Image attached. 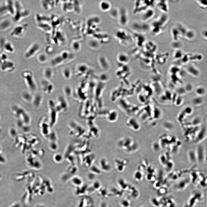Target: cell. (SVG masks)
<instances>
[{
	"label": "cell",
	"instance_id": "obj_38",
	"mask_svg": "<svg viewBox=\"0 0 207 207\" xmlns=\"http://www.w3.org/2000/svg\"><path fill=\"white\" fill-rule=\"evenodd\" d=\"M181 49L175 50L173 53L174 59L177 60L181 58L184 55Z\"/></svg>",
	"mask_w": 207,
	"mask_h": 207
},
{
	"label": "cell",
	"instance_id": "obj_17",
	"mask_svg": "<svg viewBox=\"0 0 207 207\" xmlns=\"http://www.w3.org/2000/svg\"><path fill=\"white\" fill-rule=\"evenodd\" d=\"M15 63L8 60L0 65V68L2 72H10L13 71L16 68Z\"/></svg>",
	"mask_w": 207,
	"mask_h": 207
},
{
	"label": "cell",
	"instance_id": "obj_53",
	"mask_svg": "<svg viewBox=\"0 0 207 207\" xmlns=\"http://www.w3.org/2000/svg\"><path fill=\"white\" fill-rule=\"evenodd\" d=\"M193 88V86L192 85L190 84H187L185 88L186 91H191L192 90Z\"/></svg>",
	"mask_w": 207,
	"mask_h": 207
},
{
	"label": "cell",
	"instance_id": "obj_11",
	"mask_svg": "<svg viewBox=\"0 0 207 207\" xmlns=\"http://www.w3.org/2000/svg\"><path fill=\"white\" fill-rule=\"evenodd\" d=\"M133 27L135 30V32L143 34L147 33L150 29V25L141 21L140 22H135L133 24Z\"/></svg>",
	"mask_w": 207,
	"mask_h": 207
},
{
	"label": "cell",
	"instance_id": "obj_26",
	"mask_svg": "<svg viewBox=\"0 0 207 207\" xmlns=\"http://www.w3.org/2000/svg\"><path fill=\"white\" fill-rule=\"evenodd\" d=\"M134 118H131L126 122V125L129 128L134 131H136L139 128V124Z\"/></svg>",
	"mask_w": 207,
	"mask_h": 207
},
{
	"label": "cell",
	"instance_id": "obj_14",
	"mask_svg": "<svg viewBox=\"0 0 207 207\" xmlns=\"http://www.w3.org/2000/svg\"><path fill=\"white\" fill-rule=\"evenodd\" d=\"M40 85L42 91L47 94H51L54 91V85L50 80L45 79L41 81Z\"/></svg>",
	"mask_w": 207,
	"mask_h": 207
},
{
	"label": "cell",
	"instance_id": "obj_39",
	"mask_svg": "<svg viewBox=\"0 0 207 207\" xmlns=\"http://www.w3.org/2000/svg\"><path fill=\"white\" fill-rule=\"evenodd\" d=\"M111 193H110L111 195L113 194L116 197H119L122 195L123 191L115 188H113L111 189Z\"/></svg>",
	"mask_w": 207,
	"mask_h": 207
},
{
	"label": "cell",
	"instance_id": "obj_18",
	"mask_svg": "<svg viewBox=\"0 0 207 207\" xmlns=\"http://www.w3.org/2000/svg\"><path fill=\"white\" fill-rule=\"evenodd\" d=\"M114 163L116 170L119 172L124 171L127 165L126 160L122 158H119L115 159Z\"/></svg>",
	"mask_w": 207,
	"mask_h": 207
},
{
	"label": "cell",
	"instance_id": "obj_50",
	"mask_svg": "<svg viewBox=\"0 0 207 207\" xmlns=\"http://www.w3.org/2000/svg\"><path fill=\"white\" fill-rule=\"evenodd\" d=\"M202 58L201 55L198 54L190 55L189 60H200Z\"/></svg>",
	"mask_w": 207,
	"mask_h": 207
},
{
	"label": "cell",
	"instance_id": "obj_22",
	"mask_svg": "<svg viewBox=\"0 0 207 207\" xmlns=\"http://www.w3.org/2000/svg\"><path fill=\"white\" fill-rule=\"evenodd\" d=\"M7 18L1 19L0 22V30L1 31L7 30L12 26V21Z\"/></svg>",
	"mask_w": 207,
	"mask_h": 207
},
{
	"label": "cell",
	"instance_id": "obj_1",
	"mask_svg": "<svg viewBox=\"0 0 207 207\" xmlns=\"http://www.w3.org/2000/svg\"><path fill=\"white\" fill-rule=\"evenodd\" d=\"M15 11V2L12 1H5L0 4V18L2 19L9 16L13 17Z\"/></svg>",
	"mask_w": 207,
	"mask_h": 207
},
{
	"label": "cell",
	"instance_id": "obj_49",
	"mask_svg": "<svg viewBox=\"0 0 207 207\" xmlns=\"http://www.w3.org/2000/svg\"><path fill=\"white\" fill-rule=\"evenodd\" d=\"M196 93L200 96H202L204 95L206 93L205 88L202 87H198L195 90Z\"/></svg>",
	"mask_w": 207,
	"mask_h": 207
},
{
	"label": "cell",
	"instance_id": "obj_48",
	"mask_svg": "<svg viewBox=\"0 0 207 207\" xmlns=\"http://www.w3.org/2000/svg\"><path fill=\"white\" fill-rule=\"evenodd\" d=\"M193 104L196 106L201 105L203 102V99L200 97H197L194 98L192 101Z\"/></svg>",
	"mask_w": 207,
	"mask_h": 207
},
{
	"label": "cell",
	"instance_id": "obj_33",
	"mask_svg": "<svg viewBox=\"0 0 207 207\" xmlns=\"http://www.w3.org/2000/svg\"><path fill=\"white\" fill-rule=\"evenodd\" d=\"M111 6L110 3L107 1H102L99 5L100 9L103 12L108 11L110 9Z\"/></svg>",
	"mask_w": 207,
	"mask_h": 207
},
{
	"label": "cell",
	"instance_id": "obj_9",
	"mask_svg": "<svg viewBox=\"0 0 207 207\" xmlns=\"http://www.w3.org/2000/svg\"><path fill=\"white\" fill-rule=\"evenodd\" d=\"M27 27L28 25L26 24H18L11 31L10 34V36L15 38H21L25 33Z\"/></svg>",
	"mask_w": 207,
	"mask_h": 207
},
{
	"label": "cell",
	"instance_id": "obj_57",
	"mask_svg": "<svg viewBox=\"0 0 207 207\" xmlns=\"http://www.w3.org/2000/svg\"><path fill=\"white\" fill-rule=\"evenodd\" d=\"M99 207H108V206L106 203L103 202L100 204Z\"/></svg>",
	"mask_w": 207,
	"mask_h": 207
},
{
	"label": "cell",
	"instance_id": "obj_37",
	"mask_svg": "<svg viewBox=\"0 0 207 207\" xmlns=\"http://www.w3.org/2000/svg\"><path fill=\"white\" fill-rule=\"evenodd\" d=\"M63 91L65 95L67 97H70L72 93V89L70 86L68 85L65 86L63 88Z\"/></svg>",
	"mask_w": 207,
	"mask_h": 207
},
{
	"label": "cell",
	"instance_id": "obj_23",
	"mask_svg": "<svg viewBox=\"0 0 207 207\" xmlns=\"http://www.w3.org/2000/svg\"><path fill=\"white\" fill-rule=\"evenodd\" d=\"M170 33L172 41H179L180 38L182 37L181 33L176 25L171 28Z\"/></svg>",
	"mask_w": 207,
	"mask_h": 207
},
{
	"label": "cell",
	"instance_id": "obj_30",
	"mask_svg": "<svg viewBox=\"0 0 207 207\" xmlns=\"http://www.w3.org/2000/svg\"><path fill=\"white\" fill-rule=\"evenodd\" d=\"M43 74L45 79L50 80L53 76V72L51 68H47L44 70Z\"/></svg>",
	"mask_w": 207,
	"mask_h": 207
},
{
	"label": "cell",
	"instance_id": "obj_15",
	"mask_svg": "<svg viewBox=\"0 0 207 207\" xmlns=\"http://www.w3.org/2000/svg\"><path fill=\"white\" fill-rule=\"evenodd\" d=\"M40 46L38 43L32 44L26 50L24 54V56L27 59L30 58L34 56L40 50Z\"/></svg>",
	"mask_w": 207,
	"mask_h": 207
},
{
	"label": "cell",
	"instance_id": "obj_34",
	"mask_svg": "<svg viewBox=\"0 0 207 207\" xmlns=\"http://www.w3.org/2000/svg\"><path fill=\"white\" fill-rule=\"evenodd\" d=\"M187 70L190 74L195 76H198L200 74L199 70L192 65L188 66L187 68Z\"/></svg>",
	"mask_w": 207,
	"mask_h": 207
},
{
	"label": "cell",
	"instance_id": "obj_56",
	"mask_svg": "<svg viewBox=\"0 0 207 207\" xmlns=\"http://www.w3.org/2000/svg\"><path fill=\"white\" fill-rule=\"evenodd\" d=\"M52 50L53 49L52 48L51 46H49L47 47L46 49V51L47 52L49 53H51L52 52Z\"/></svg>",
	"mask_w": 207,
	"mask_h": 207
},
{
	"label": "cell",
	"instance_id": "obj_43",
	"mask_svg": "<svg viewBox=\"0 0 207 207\" xmlns=\"http://www.w3.org/2000/svg\"><path fill=\"white\" fill-rule=\"evenodd\" d=\"M151 202L152 205L154 207H160L162 206L160 200L155 198H153L151 200Z\"/></svg>",
	"mask_w": 207,
	"mask_h": 207
},
{
	"label": "cell",
	"instance_id": "obj_2",
	"mask_svg": "<svg viewBox=\"0 0 207 207\" xmlns=\"http://www.w3.org/2000/svg\"><path fill=\"white\" fill-rule=\"evenodd\" d=\"M12 110L14 115L23 122L28 124L30 122V115L22 107L18 105H14L12 108Z\"/></svg>",
	"mask_w": 207,
	"mask_h": 207
},
{
	"label": "cell",
	"instance_id": "obj_4",
	"mask_svg": "<svg viewBox=\"0 0 207 207\" xmlns=\"http://www.w3.org/2000/svg\"><path fill=\"white\" fill-rule=\"evenodd\" d=\"M22 75L28 88L31 91H35L37 87L32 72L29 70H25L22 72Z\"/></svg>",
	"mask_w": 207,
	"mask_h": 207
},
{
	"label": "cell",
	"instance_id": "obj_5",
	"mask_svg": "<svg viewBox=\"0 0 207 207\" xmlns=\"http://www.w3.org/2000/svg\"><path fill=\"white\" fill-rule=\"evenodd\" d=\"M72 57V54L64 51L54 57L51 61L50 64L53 67L59 66L69 62Z\"/></svg>",
	"mask_w": 207,
	"mask_h": 207
},
{
	"label": "cell",
	"instance_id": "obj_10",
	"mask_svg": "<svg viewBox=\"0 0 207 207\" xmlns=\"http://www.w3.org/2000/svg\"><path fill=\"white\" fill-rule=\"evenodd\" d=\"M169 17L167 14L163 13L160 15L157 19L153 21L150 26L156 27L163 29L168 22Z\"/></svg>",
	"mask_w": 207,
	"mask_h": 207
},
{
	"label": "cell",
	"instance_id": "obj_42",
	"mask_svg": "<svg viewBox=\"0 0 207 207\" xmlns=\"http://www.w3.org/2000/svg\"><path fill=\"white\" fill-rule=\"evenodd\" d=\"M171 45L172 48L175 50L181 49L182 46V44L179 40L176 41H172Z\"/></svg>",
	"mask_w": 207,
	"mask_h": 207
},
{
	"label": "cell",
	"instance_id": "obj_35",
	"mask_svg": "<svg viewBox=\"0 0 207 207\" xmlns=\"http://www.w3.org/2000/svg\"><path fill=\"white\" fill-rule=\"evenodd\" d=\"M62 74L63 77L66 80L69 79L72 76L71 70L67 68H65L62 70Z\"/></svg>",
	"mask_w": 207,
	"mask_h": 207
},
{
	"label": "cell",
	"instance_id": "obj_12",
	"mask_svg": "<svg viewBox=\"0 0 207 207\" xmlns=\"http://www.w3.org/2000/svg\"><path fill=\"white\" fill-rule=\"evenodd\" d=\"M55 104L59 113L65 112L69 108V104L67 99L62 96H60L58 97Z\"/></svg>",
	"mask_w": 207,
	"mask_h": 207
},
{
	"label": "cell",
	"instance_id": "obj_7",
	"mask_svg": "<svg viewBox=\"0 0 207 207\" xmlns=\"http://www.w3.org/2000/svg\"><path fill=\"white\" fill-rule=\"evenodd\" d=\"M0 51L7 54H12L15 51L13 44L4 37H0Z\"/></svg>",
	"mask_w": 207,
	"mask_h": 207
},
{
	"label": "cell",
	"instance_id": "obj_45",
	"mask_svg": "<svg viewBox=\"0 0 207 207\" xmlns=\"http://www.w3.org/2000/svg\"><path fill=\"white\" fill-rule=\"evenodd\" d=\"M8 60L7 54L0 51V65Z\"/></svg>",
	"mask_w": 207,
	"mask_h": 207
},
{
	"label": "cell",
	"instance_id": "obj_8",
	"mask_svg": "<svg viewBox=\"0 0 207 207\" xmlns=\"http://www.w3.org/2000/svg\"><path fill=\"white\" fill-rule=\"evenodd\" d=\"M155 2V1H137L135 3V12H142L147 9L152 7V6Z\"/></svg>",
	"mask_w": 207,
	"mask_h": 207
},
{
	"label": "cell",
	"instance_id": "obj_3",
	"mask_svg": "<svg viewBox=\"0 0 207 207\" xmlns=\"http://www.w3.org/2000/svg\"><path fill=\"white\" fill-rule=\"evenodd\" d=\"M15 11L13 17V20L16 22H18L28 16L29 14V11L23 8L21 3L18 1L15 2Z\"/></svg>",
	"mask_w": 207,
	"mask_h": 207
},
{
	"label": "cell",
	"instance_id": "obj_51",
	"mask_svg": "<svg viewBox=\"0 0 207 207\" xmlns=\"http://www.w3.org/2000/svg\"><path fill=\"white\" fill-rule=\"evenodd\" d=\"M197 1L201 7L203 8H207V0H200Z\"/></svg>",
	"mask_w": 207,
	"mask_h": 207
},
{
	"label": "cell",
	"instance_id": "obj_19",
	"mask_svg": "<svg viewBox=\"0 0 207 207\" xmlns=\"http://www.w3.org/2000/svg\"><path fill=\"white\" fill-rule=\"evenodd\" d=\"M157 8L163 13L167 14L169 10L168 1L167 0H159L155 1Z\"/></svg>",
	"mask_w": 207,
	"mask_h": 207
},
{
	"label": "cell",
	"instance_id": "obj_29",
	"mask_svg": "<svg viewBox=\"0 0 207 207\" xmlns=\"http://www.w3.org/2000/svg\"><path fill=\"white\" fill-rule=\"evenodd\" d=\"M118 184L120 189L123 191L128 190L130 186L126 181L122 178L118 179Z\"/></svg>",
	"mask_w": 207,
	"mask_h": 207
},
{
	"label": "cell",
	"instance_id": "obj_46",
	"mask_svg": "<svg viewBox=\"0 0 207 207\" xmlns=\"http://www.w3.org/2000/svg\"><path fill=\"white\" fill-rule=\"evenodd\" d=\"M133 177L135 182L138 183L141 182L142 178L141 173L138 171L135 173Z\"/></svg>",
	"mask_w": 207,
	"mask_h": 207
},
{
	"label": "cell",
	"instance_id": "obj_25",
	"mask_svg": "<svg viewBox=\"0 0 207 207\" xmlns=\"http://www.w3.org/2000/svg\"><path fill=\"white\" fill-rule=\"evenodd\" d=\"M43 99V97L41 94H37L34 96L32 103L35 108H39L41 105Z\"/></svg>",
	"mask_w": 207,
	"mask_h": 207
},
{
	"label": "cell",
	"instance_id": "obj_24",
	"mask_svg": "<svg viewBox=\"0 0 207 207\" xmlns=\"http://www.w3.org/2000/svg\"><path fill=\"white\" fill-rule=\"evenodd\" d=\"M144 47L145 51L150 53H154L157 49L156 45L152 41H150L146 42Z\"/></svg>",
	"mask_w": 207,
	"mask_h": 207
},
{
	"label": "cell",
	"instance_id": "obj_6",
	"mask_svg": "<svg viewBox=\"0 0 207 207\" xmlns=\"http://www.w3.org/2000/svg\"><path fill=\"white\" fill-rule=\"evenodd\" d=\"M49 110L48 120L51 126L56 123L59 113L55 106V102L52 99H50L48 102Z\"/></svg>",
	"mask_w": 207,
	"mask_h": 207
},
{
	"label": "cell",
	"instance_id": "obj_13",
	"mask_svg": "<svg viewBox=\"0 0 207 207\" xmlns=\"http://www.w3.org/2000/svg\"><path fill=\"white\" fill-rule=\"evenodd\" d=\"M131 139L128 137H124L120 139L117 143L118 146L122 150L129 152L131 147L133 141Z\"/></svg>",
	"mask_w": 207,
	"mask_h": 207
},
{
	"label": "cell",
	"instance_id": "obj_40",
	"mask_svg": "<svg viewBox=\"0 0 207 207\" xmlns=\"http://www.w3.org/2000/svg\"><path fill=\"white\" fill-rule=\"evenodd\" d=\"M195 36V33L193 31L188 29L184 37L188 40H191L194 38Z\"/></svg>",
	"mask_w": 207,
	"mask_h": 207
},
{
	"label": "cell",
	"instance_id": "obj_36",
	"mask_svg": "<svg viewBox=\"0 0 207 207\" xmlns=\"http://www.w3.org/2000/svg\"><path fill=\"white\" fill-rule=\"evenodd\" d=\"M117 59L120 62L123 63H126L129 60L128 56L124 53H120L118 54Z\"/></svg>",
	"mask_w": 207,
	"mask_h": 207
},
{
	"label": "cell",
	"instance_id": "obj_27",
	"mask_svg": "<svg viewBox=\"0 0 207 207\" xmlns=\"http://www.w3.org/2000/svg\"><path fill=\"white\" fill-rule=\"evenodd\" d=\"M33 96L30 92L27 91H23L21 94V97L23 100L28 103H32Z\"/></svg>",
	"mask_w": 207,
	"mask_h": 207
},
{
	"label": "cell",
	"instance_id": "obj_47",
	"mask_svg": "<svg viewBox=\"0 0 207 207\" xmlns=\"http://www.w3.org/2000/svg\"><path fill=\"white\" fill-rule=\"evenodd\" d=\"M73 181L75 185L80 186L83 184V181L82 179L79 177H75L73 179Z\"/></svg>",
	"mask_w": 207,
	"mask_h": 207
},
{
	"label": "cell",
	"instance_id": "obj_44",
	"mask_svg": "<svg viewBox=\"0 0 207 207\" xmlns=\"http://www.w3.org/2000/svg\"><path fill=\"white\" fill-rule=\"evenodd\" d=\"M37 60L40 63H44L46 62L47 60V57L45 54L41 53L38 56Z\"/></svg>",
	"mask_w": 207,
	"mask_h": 207
},
{
	"label": "cell",
	"instance_id": "obj_28",
	"mask_svg": "<svg viewBox=\"0 0 207 207\" xmlns=\"http://www.w3.org/2000/svg\"><path fill=\"white\" fill-rule=\"evenodd\" d=\"M101 187V185L100 182L97 181H94L90 187H88L87 192L91 193L95 191H97Z\"/></svg>",
	"mask_w": 207,
	"mask_h": 207
},
{
	"label": "cell",
	"instance_id": "obj_54",
	"mask_svg": "<svg viewBox=\"0 0 207 207\" xmlns=\"http://www.w3.org/2000/svg\"><path fill=\"white\" fill-rule=\"evenodd\" d=\"M193 111L192 108L190 106L186 107L184 109L185 112L187 114H190Z\"/></svg>",
	"mask_w": 207,
	"mask_h": 207
},
{
	"label": "cell",
	"instance_id": "obj_21",
	"mask_svg": "<svg viewBox=\"0 0 207 207\" xmlns=\"http://www.w3.org/2000/svg\"><path fill=\"white\" fill-rule=\"evenodd\" d=\"M99 167L101 170L108 172L111 169V165L108 160L103 158L100 159L99 162Z\"/></svg>",
	"mask_w": 207,
	"mask_h": 207
},
{
	"label": "cell",
	"instance_id": "obj_16",
	"mask_svg": "<svg viewBox=\"0 0 207 207\" xmlns=\"http://www.w3.org/2000/svg\"><path fill=\"white\" fill-rule=\"evenodd\" d=\"M141 21L146 22L152 18L155 15V11L152 7L149 8L142 12Z\"/></svg>",
	"mask_w": 207,
	"mask_h": 207
},
{
	"label": "cell",
	"instance_id": "obj_52",
	"mask_svg": "<svg viewBox=\"0 0 207 207\" xmlns=\"http://www.w3.org/2000/svg\"><path fill=\"white\" fill-rule=\"evenodd\" d=\"M72 47L74 50L75 51H77L80 48V44L78 42L75 41L73 43Z\"/></svg>",
	"mask_w": 207,
	"mask_h": 207
},
{
	"label": "cell",
	"instance_id": "obj_41",
	"mask_svg": "<svg viewBox=\"0 0 207 207\" xmlns=\"http://www.w3.org/2000/svg\"><path fill=\"white\" fill-rule=\"evenodd\" d=\"M120 207H131V203L129 200L124 199L122 200L119 203Z\"/></svg>",
	"mask_w": 207,
	"mask_h": 207
},
{
	"label": "cell",
	"instance_id": "obj_31",
	"mask_svg": "<svg viewBox=\"0 0 207 207\" xmlns=\"http://www.w3.org/2000/svg\"><path fill=\"white\" fill-rule=\"evenodd\" d=\"M97 194L99 196L104 199L108 198L111 195L106 188L102 187L97 191Z\"/></svg>",
	"mask_w": 207,
	"mask_h": 207
},
{
	"label": "cell",
	"instance_id": "obj_32",
	"mask_svg": "<svg viewBox=\"0 0 207 207\" xmlns=\"http://www.w3.org/2000/svg\"><path fill=\"white\" fill-rule=\"evenodd\" d=\"M118 113L115 111H111L108 113L107 116V119L110 122H114L118 119Z\"/></svg>",
	"mask_w": 207,
	"mask_h": 207
},
{
	"label": "cell",
	"instance_id": "obj_20",
	"mask_svg": "<svg viewBox=\"0 0 207 207\" xmlns=\"http://www.w3.org/2000/svg\"><path fill=\"white\" fill-rule=\"evenodd\" d=\"M134 35L137 46L139 48L143 47L146 43V39L144 35L136 32Z\"/></svg>",
	"mask_w": 207,
	"mask_h": 207
},
{
	"label": "cell",
	"instance_id": "obj_58",
	"mask_svg": "<svg viewBox=\"0 0 207 207\" xmlns=\"http://www.w3.org/2000/svg\"></svg>",
	"mask_w": 207,
	"mask_h": 207
},
{
	"label": "cell",
	"instance_id": "obj_55",
	"mask_svg": "<svg viewBox=\"0 0 207 207\" xmlns=\"http://www.w3.org/2000/svg\"><path fill=\"white\" fill-rule=\"evenodd\" d=\"M203 37L207 39V29L204 30L202 32Z\"/></svg>",
	"mask_w": 207,
	"mask_h": 207
}]
</instances>
